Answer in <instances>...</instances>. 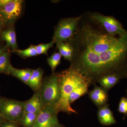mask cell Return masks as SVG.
I'll use <instances>...</instances> for the list:
<instances>
[{"mask_svg":"<svg viewBox=\"0 0 127 127\" xmlns=\"http://www.w3.org/2000/svg\"><path fill=\"white\" fill-rule=\"evenodd\" d=\"M81 15L62 18L55 28L52 40L57 46L72 38L78 30Z\"/></svg>","mask_w":127,"mask_h":127,"instance_id":"4","label":"cell"},{"mask_svg":"<svg viewBox=\"0 0 127 127\" xmlns=\"http://www.w3.org/2000/svg\"><path fill=\"white\" fill-rule=\"evenodd\" d=\"M62 127V126H61V125H59V124H58V125H56V126H54V127Z\"/></svg>","mask_w":127,"mask_h":127,"instance_id":"29","label":"cell"},{"mask_svg":"<svg viewBox=\"0 0 127 127\" xmlns=\"http://www.w3.org/2000/svg\"><path fill=\"white\" fill-rule=\"evenodd\" d=\"M33 70L34 69L31 68L18 69L15 68L11 65L7 71V75H11L26 84L30 79Z\"/></svg>","mask_w":127,"mask_h":127,"instance_id":"14","label":"cell"},{"mask_svg":"<svg viewBox=\"0 0 127 127\" xmlns=\"http://www.w3.org/2000/svg\"><path fill=\"white\" fill-rule=\"evenodd\" d=\"M61 57L59 53L56 52L48 58V64L51 69L53 73H54L56 68L61 63Z\"/></svg>","mask_w":127,"mask_h":127,"instance_id":"21","label":"cell"},{"mask_svg":"<svg viewBox=\"0 0 127 127\" xmlns=\"http://www.w3.org/2000/svg\"><path fill=\"white\" fill-rule=\"evenodd\" d=\"M108 91L101 86H95L94 88L89 93V96L92 101L98 107L107 104L108 100Z\"/></svg>","mask_w":127,"mask_h":127,"instance_id":"9","label":"cell"},{"mask_svg":"<svg viewBox=\"0 0 127 127\" xmlns=\"http://www.w3.org/2000/svg\"><path fill=\"white\" fill-rule=\"evenodd\" d=\"M43 70L38 68L34 70L27 85L30 87L34 92L39 91L43 82Z\"/></svg>","mask_w":127,"mask_h":127,"instance_id":"13","label":"cell"},{"mask_svg":"<svg viewBox=\"0 0 127 127\" xmlns=\"http://www.w3.org/2000/svg\"><path fill=\"white\" fill-rule=\"evenodd\" d=\"M7 48L5 46L0 45V55H1L3 52L7 51Z\"/></svg>","mask_w":127,"mask_h":127,"instance_id":"27","label":"cell"},{"mask_svg":"<svg viewBox=\"0 0 127 127\" xmlns=\"http://www.w3.org/2000/svg\"><path fill=\"white\" fill-rule=\"evenodd\" d=\"M118 111L119 112L123 114L124 117H127V98L122 97L119 103Z\"/></svg>","mask_w":127,"mask_h":127,"instance_id":"23","label":"cell"},{"mask_svg":"<svg viewBox=\"0 0 127 127\" xmlns=\"http://www.w3.org/2000/svg\"><path fill=\"white\" fill-rule=\"evenodd\" d=\"M126 93H127V91H126Z\"/></svg>","mask_w":127,"mask_h":127,"instance_id":"30","label":"cell"},{"mask_svg":"<svg viewBox=\"0 0 127 127\" xmlns=\"http://www.w3.org/2000/svg\"><path fill=\"white\" fill-rule=\"evenodd\" d=\"M121 79L122 78L117 75H107L100 78L97 83L103 88L108 91L119 83Z\"/></svg>","mask_w":127,"mask_h":127,"instance_id":"16","label":"cell"},{"mask_svg":"<svg viewBox=\"0 0 127 127\" xmlns=\"http://www.w3.org/2000/svg\"><path fill=\"white\" fill-rule=\"evenodd\" d=\"M58 113L55 107L45 106L38 114L32 127H53L58 125Z\"/></svg>","mask_w":127,"mask_h":127,"instance_id":"8","label":"cell"},{"mask_svg":"<svg viewBox=\"0 0 127 127\" xmlns=\"http://www.w3.org/2000/svg\"><path fill=\"white\" fill-rule=\"evenodd\" d=\"M39 92L43 106H52L55 107L57 109L59 100L57 73H53L43 79Z\"/></svg>","mask_w":127,"mask_h":127,"instance_id":"3","label":"cell"},{"mask_svg":"<svg viewBox=\"0 0 127 127\" xmlns=\"http://www.w3.org/2000/svg\"><path fill=\"white\" fill-rule=\"evenodd\" d=\"M57 46L61 56L71 62L73 55V49L71 45L66 41L60 43Z\"/></svg>","mask_w":127,"mask_h":127,"instance_id":"17","label":"cell"},{"mask_svg":"<svg viewBox=\"0 0 127 127\" xmlns=\"http://www.w3.org/2000/svg\"><path fill=\"white\" fill-rule=\"evenodd\" d=\"M67 41L73 49L69 68L91 85L107 75L127 78V34L110 35L87 13L81 15L77 32Z\"/></svg>","mask_w":127,"mask_h":127,"instance_id":"1","label":"cell"},{"mask_svg":"<svg viewBox=\"0 0 127 127\" xmlns=\"http://www.w3.org/2000/svg\"><path fill=\"white\" fill-rule=\"evenodd\" d=\"M16 123L6 121L1 125L0 127H18L16 125Z\"/></svg>","mask_w":127,"mask_h":127,"instance_id":"24","label":"cell"},{"mask_svg":"<svg viewBox=\"0 0 127 127\" xmlns=\"http://www.w3.org/2000/svg\"><path fill=\"white\" fill-rule=\"evenodd\" d=\"M55 44V42L52 40L48 43H41L35 46L38 55L44 54L47 56L48 51Z\"/></svg>","mask_w":127,"mask_h":127,"instance_id":"22","label":"cell"},{"mask_svg":"<svg viewBox=\"0 0 127 127\" xmlns=\"http://www.w3.org/2000/svg\"><path fill=\"white\" fill-rule=\"evenodd\" d=\"M25 101L0 97V113L7 121L20 122L25 113Z\"/></svg>","mask_w":127,"mask_h":127,"instance_id":"5","label":"cell"},{"mask_svg":"<svg viewBox=\"0 0 127 127\" xmlns=\"http://www.w3.org/2000/svg\"><path fill=\"white\" fill-rule=\"evenodd\" d=\"M3 28H4V27H3V25H2V22H1V21L0 20V34L2 31Z\"/></svg>","mask_w":127,"mask_h":127,"instance_id":"28","label":"cell"},{"mask_svg":"<svg viewBox=\"0 0 127 127\" xmlns=\"http://www.w3.org/2000/svg\"><path fill=\"white\" fill-rule=\"evenodd\" d=\"M11 65L9 53L5 51L0 55V73L7 75V71Z\"/></svg>","mask_w":127,"mask_h":127,"instance_id":"18","label":"cell"},{"mask_svg":"<svg viewBox=\"0 0 127 127\" xmlns=\"http://www.w3.org/2000/svg\"><path fill=\"white\" fill-rule=\"evenodd\" d=\"M91 85L90 83L87 81L77 87L70 95L69 99L70 104L71 105L79 98L86 94L88 92L89 87Z\"/></svg>","mask_w":127,"mask_h":127,"instance_id":"15","label":"cell"},{"mask_svg":"<svg viewBox=\"0 0 127 127\" xmlns=\"http://www.w3.org/2000/svg\"><path fill=\"white\" fill-rule=\"evenodd\" d=\"M6 121H7V120H6L5 119L3 116L0 113V127L1 125H2L3 123H4Z\"/></svg>","mask_w":127,"mask_h":127,"instance_id":"26","label":"cell"},{"mask_svg":"<svg viewBox=\"0 0 127 127\" xmlns=\"http://www.w3.org/2000/svg\"><path fill=\"white\" fill-rule=\"evenodd\" d=\"M20 56L23 58H27L35 56L38 55L35 46L31 45L28 48L25 50H17L13 51Z\"/></svg>","mask_w":127,"mask_h":127,"instance_id":"20","label":"cell"},{"mask_svg":"<svg viewBox=\"0 0 127 127\" xmlns=\"http://www.w3.org/2000/svg\"><path fill=\"white\" fill-rule=\"evenodd\" d=\"M39 114L25 112L20 123L25 127H32Z\"/></svg>","mask_w":127,"mask_h":127,"instance_id":"19","label":"cell"},{"mask_svg":"<svg viewBox=\"0 0 127 127\" xmlns=\"http://www.w3.org/2000/svg\"><path fill=\"white\" fill-rule=\"evenodd\" d=\"M0 38L1 40L6 42V47L10 48L12 51L18 49L14 26L5 28L2 30L0 34Z\"/></svg>","mask_w":127,"mask_h":127,"instance_id":"10","label":"cell"},{"mask_svg":"<svg viewBox=\"0 0 127 127\" xmlns=\"http://www.w3.org/2000/svg\"><path fill=\"white\" fill-rule=\"evenodd\" d=\"M43 107L41 102L38 91L35 92L32 97L29 100L25 101V112L39 114Z\"/></svg>","mask_w":127,"mask_h":127,"instance_id":"12","label":"cell"},{"mask_svg":"<svg viewBox=\"0 0 127 127\" xmlns=\"http://www.w3.org/2000/svg\"><path fill=\"white\" fill-rule=\"evenodd\" d=\"M23 4L22 0H11L5 6L0 8V20L4 28L14 26L22 14Z\"/></svg>","mask_w":127,"mask_h":127,"instance_id":"7","label":"cell"},{"mask_svg":"<svg viewBox=\"0 0 127 127\" xmlns=\"http://www.w3.org/2000/svg\"><path fill=\"white\" fill-rule=\"evenodd\" d=\"M11 0H0V8L4 7Z\"/></svg>","mask_w":127,"mask_h":127,"instance_id":"25","label":"cell"},{"mask_svg":"<svg viewBox=\"0 0 127 127\" xmlns=\"http://www.w3.org/2000/svg\"><path fill=\"white\" fill-rule=\"evenodd\" d=\"M89 14L92 18L110 35L123 37L127 34V31L124 28L120 22L113 16H105L98 12Z\"/></svg>","mask_w":127,"mask_h":127,"instance_id":"6","label":"cell"},{"mask_svg":"<svg viewBox=\"0 0 127 127\" xmlns=\"http://www.w3.org/2000/svg\"><path fill=\"white\" fill-rule=\"evenodd\" d=\"M57 74L59 100L57 110L59 112H64L68 114H77V111L71 106L69 101V97L71 93L78 85L89 81L84 76L70 68L57 73Z\"/></svg>","mask_w":127,"mask_h":127,"instance_id":"2","label":"cell"},{"mask_svg":"<svg viewBox=\"0 0 127 127\" xmlns=\"http://www.w3.org/2000/svg\"><path fill=\"white\" fill-rule=\"evenodd\" d=\"M98 108V118L101 124L110 125L115 124L117 123L113 112L109 108V105L106 104Z\"/></svg>","mask_w":127,"mask_h":127,"instance_id":"11","label":"cell"}]
</instances>
